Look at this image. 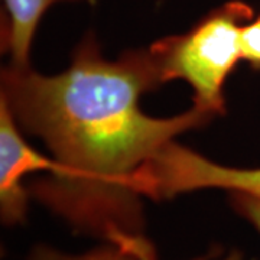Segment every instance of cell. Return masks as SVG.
Here are the masks:
<instances>
[{
  "instance_id": "8",
  "label": "cell",
  "mask_w": 260,
  "mask_h": 260,
  "mask_svg": "<svg viewBox=\"0 0 260 260\" xmlns=\"http://www.w3.org/2000/svg\"><path fill=\"white\" fill-rule=\"evenodd\" d=\"M242 59L251 68L260 70V16L251 19L242 29Z\"/></svg>"
},
{
  "instance_id": "3",
  "label": "cell",
  "mask_w": 260,
  "mask_h": 260,
  "mask_svg": "<svg viewBox=\"0 0 260 260\" xmlns=\"http://www.w3.org/2000/svg\"><path fill=\"white\" fill-rule=\"evenodd\" d=\"M52 165V159L26 143L9 107L0 100V218L5 225L26 221L30 192L23 178L35 171L49 172Z\"/></svg>"
},
{
  "instance_id": "2",
  "label": "cell",
  "mask_w": 260,
  "mask_h": 260,
  "mask_svg": "<svg viewBox=\"0 0 260 260\" xmlns=\"http://www.w3.org/2000/svg\"><path fill=\"white\" fill-rule=\"evenodd\" d=\"M253 19L250 5L232 0L210 12L191 30L150 45L164 84L185 80L194 90V106L221 116L224 84L242 59L243 26Z\"/></svg>"
},
{
  "instance_id": "1",
  "label": "cell",
  "mask_w": 260,
  "mask_h": 260,
  "mask_svg": "<svg viewBox=\"0 0 260 260\" xmlns=\"http://www.w3.org/2000/svg\"><path fill=\"white\" fill-rule=\"evenodd\" d=\"M162 84L149 48L107 61L93 35L59 74L12 64L2 71L0 100L19 127L41 138L54 156L47 177L29 186L30 197L74 232L142 260H156L146 236L143 171L177 136L215 117L194 104L169 119L145 114L140 95Z\"/></svg>"
},
{
  "instance_id": "6",
  "label": "cell",
  "mask_w": 260,
  "mask_h": 260,
  "mask_svg": "<svg viewBox=\"0 0 260 260\" xmlns=\"http://www.w3.org/2000/svg\"><path fill=\"white\" fill-rule=\"evenodd\" d=\"M26 260H142L132 254L129 251L123 250L114 244L102 243L100 246L84 253H67L51 247L47 244H37L29 251ZM192 260H244L243 254L239 250H230L221 254L220 251H211L205 256Z\"/></svg>"
},
{
  "instance_id": "5",
  "label": "cell",
  "mask_w": 260,
  "mask_h": 260,
  "mask_svg": "<svg viewBox=\"0 0 260 260\" xmlns=\"http://www.w3.org/2000/svg\"><path fill=\"white\" fill-rule=\"evenodd\" d=\"M195 184L201 189L223 188L260 194V169H234L203 158L195 168Z\"/></svg>"
},
{
  "instance_id": "4",
  "label": "cell",
  "mask_w": 260,
  "mask_h": 260,
  "mask_svg": "<svg viewBox=\"0 0 260 260\" xmlns=\"http://www.w3.org/2000/svg\"><path fill=\"white\" fill-rule=\"evenodd\" d=\"M58 2L95 3V0H3L2 51L10 55V64L30 65V48L38 23L48 8Z\"/></svg>"
},
{
  "instance_id": "7",
  "label": "cell",
  "mask_w": 260,
  "mask_h": 260,
  "mask_svg": "<svg viewBox=\"0 0 260 260\" xmlns=\"http://www.w3.org/2000/svg\"><path fill=\"white\" fill-rule=\"evenodd\" d=\"M233 210L250 223L260 234V194L247 191H229Z\"/></svg>"
}]
</instances>
